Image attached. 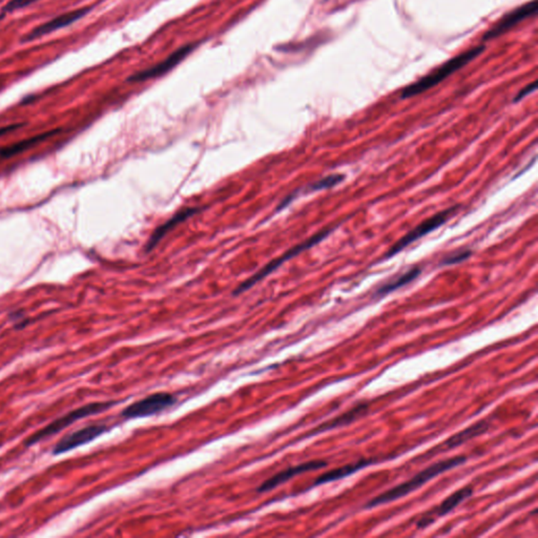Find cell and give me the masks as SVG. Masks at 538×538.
Segmentation results:
<instances>
[{"instance_id":"1","label":"cell","mask_w":538,"mask_h":538,"mask_svg":"<svg viewBox=\"0 0 538 538\" xmlns=\"http://www.w3.org/2000/svg\"><path fill=\"white\" fill-rule=\"evenodd\" d=\"M467 462V457L464 455L459 457H449V459L442 460V461L435 462L427 468L423 469L421 472L415 474L412 479L409 481L402 482L389 490L385 491L377 497H373L369 500L364 506L365 509H372L375 507L382 506V504H388V502H395L407 497L410 493L415 492L417 489L421 488L427 482H430L435 477H439L442 473L447 472L451 469L457 468Z\"/></svg>"},{"instance_id":"2","label":"cell","mask_w":538,"mask_h":538,"mask_svg":"<svg viewBox=\"0 0 538 538\" xmlns=\"http://www.w3.org/2000/svg\"><path fill=\"white\" fill-rule=\"evenodd\" d=\"M484 49H486V46L482 44V46H474V48L470 49V50L466 51V52L462 53V54H459L457 56L451 58L450 60L442 64V66L433 70L432 72L429 73L426 76L407 86L402 91V99H408V98L417 96V95L423 94L426 91L435 88L437 84L444 81L446 78L455 74V72L461 70L469 62L479 56L484 52Z\"/></svg>"},{"instance_id":"3","label":"cell","mask_w":538,"mask_h":538,"mask_svg":"<svg viewBox=\"0 0 538 538\" xmlns=\"http://www.w3.org/2000/svg\"><path fill=\"white\" fill-rule=\"evenodd\" d=\"M116 404H117L116 401L97 402V403L86 405V406L75 409V410L68 412V415L55 420L54 422L49 424L41 430L37 431L26 442V446H32V445L36 444V442L42 441V440L46 439L51 435H56V433L66 429V427L71 426L75 422L84 419V417H92V415H98V413L104 412V411L114 407Z\"/></svg>"},{"instance_id":"4","label":"cell","mask_w":538,"mask_h":538,"mask_svg":"<svg viewBox=\"0 0 538 538\" xmlns=\"http://www.w3.org/2000/svg\"><path fill=\"white\" fill-rule=\"evenodd\" d=\"M331 231H333V230H330V228H328V230L320 231L319 233H317V235H313V237L309 238V239L306 240V241L303 242V243L299 244V245L295 246V248H290V250L286 251V253H284L283 255L278 258V259L273 260V261L270 262V263H268V265L264 266V268H262L261 270L255 273V275H253V277L250 278V279L246 280L244 283H242L241 285L239 286V288L235 289L233 295H240V293L248 290V289H250L251 288H253V286H255V284L259 283V282L261 281V280H263L264 278H266L268 277V275H270V273H273V270H275V269H278L280 268V266H282V264L285 263V262L289 261V260L293 259V258L297 257L298 255L303 253V251L308 250H309V248H313V246L319 244L320 242L323 241V240L325 239L327 235H328L329 233H331Z\"/></svg>"},{"instance_id":"5","label":"cell","mask_w":538,"mask_h":538,"mask_svg":"<svg viewBox=\"0 0 538 538\" xmlns=\"http://www.w3.org/2000/svg\"><path fill=\"white\" fill-rule=\"evenodd\" d=\"M177 403V397L168 392H157L135 402L122 411L121 417L126 420L140 419L159 415Z\"/></svg>"},{"instance_id":"6","label":"cell","mask_w":538,"mask_h":538,"mask_svg":"<svg viewBox=\"0 0 538 538\" xmlns=\"http://www.w3.org/2000/svg\"><path fill=\"white\" fill-rule=\"evenodd\" d=\"M457 206H451V208H447V210H442V212L437 213V215H432V217L428 218L422 222L420 225H417L415 230L409 231L406 235L399 240L392 248L389 250L386 253L385 258H391L393 255L399 253L400 251L405 250L407 246L412 244L413 242L417 241L420 238H423L424 235H428L431 231L437 230V228H441L442 224L446 223L453 213L457 212Z\"/></svg>"},{"instance_id":"7","label":"cell","mask_w":538,"mask_h":538,"mask_svg":"<svg viewBox=\"0 0 538 538\" xmlns=\"http://www.w3.org/2000/svg\"><path fill=\"white\" fill-rule=\"evenodd\" d=\"M537 0H532V1L526 2L522 6H517L514 10L510 11V12L504 15L488 32H486V34L482 37V40L488 41V40L502 36L504 33L508 32V31L514 28L515 26H517V24L524 21V20L528 19L529 17L535 16L537 13Z\"/></svg>"},{"instance_id":"8","label":"cell","mask_w":538,"mask_h":538,"mask_svg":"<svg viewBox=\"0 0 538 538\" xmlns=\"http://www.w3.org/2000/svg\"><path fill=\"white\" fill-rule=\"evenodd\" d=\"M106 431H108V427L104 424L90 425V426L84 427L80 430L74 431V432L66 435L64 439L57 442L56 446L53 449V455H62V453L68 452V451L73 450V449L82 446V445L88 444V442L94 441L98 437L106 433Z\"/></svg>"},{"instance_id":"9","label":"cell","mask_w":538,"mask_h":538,"mask_svg":"<svg viewBox=\"0 0 538 538\" xmlns=\"http://www.w3.org/2000/svg\"><path fill=\"white\" fill-rule=\"evenodd\" d=\"M90 11V8H81L64 13V14L59 15V16L49 20V21L44 22V24H40V26L33 29L30 33L24 35L22 42H29L32 41V40L39 39L40 37H44L46 35L55 32V31L61 30V29L66 28V26H71V24L81 19L82 17L86 16Z\"/></svg>"},{"instance_id":"10","label":"cell","mask_w":538,"mask_h":538,"mask_svg":"<svg viewBox=\"0 0 538 538\" xmlns=\"http://www.w3.org/2000/svg\"><path fill=\"white\" fill-rule=\"evenodd\" d=\"M195 48L196 44H186V46L178 49L176 52H173L172 55H170V56L166 58V59H164L163 61L158 64L157 66L148 68V70L136 73L133 76L128 78V80H130V81H144V80L162 76V75L170 72V71L175 68L176 66H178L184 58L193 52V49Z\"/></svg>"},{"instance_id":"11","label":"cell","mask_w":538,"mask_h":538,"mask_svg":"<svg viewBox=\"0 0 538 538\" xmlns=\"http://www.w3.org/2000/svg\"><path fill=\"white\" fill-rule=\"evenodd\" d=\"M472 494L473 488L470 486L465 487V488L459 489V490L455 491V493L449 495L446 499L442 500L441 504H440V506L437 507L435 510L431 511L428 514L425 515L423 519H420L417 524V529L427 528L429 524H432V522H435V519H439V517L449 514L451 511L457 508L459 504H461L462 502L469 499Z\"/></svg>"},{"instance_id":"12","label":"cell","mask_w":538,"mask_h":538,"mask_svg":"<svg viewBox=\"0 0 538 538\" xmlns=\"http://www.w3.org/2000/svg\"><path fill=\"white\" fill-rule=\"evenodd\" d=\"M327 465L328 464L325 461L317 460V461L303 462V464L290 467V468L285 469V470L281 471L278 474L273 475L268 481L262 482L259 488H258V492H268V491L273 490V489L279 487L280 484H285L286 482H288L293 477H298V475L302 474V473L309 472V471L325 468Z\"/></svg>"},{"instance_id":"13","label":"cell","mask_w":538,"mask_h":538,"mask_svg":"<svg viewBox=\"0 0 538 538\" xmlns=\"http://www.w3.org/2000/svg\"><path fill=\"white\" fill-rule=\"evenodd\" d=\"M199 213V208H186V210H181V212L176 213L173 218L162 224L161 226L157 228L151 235L150 240H148V244H146V251H152L156 246L159 244V242L163 239L168 235V231L175 228L176 226L179 225L182 222L186 221L190 217H193L196 213Z\"/></svg>"},{"instance_id":"14","label":"cell","mask_w":538,"mask_h":538,"mask_svg":"<svg viewBox=\"0 0 538 538\" xmlns=\"http://www.w3.org/2000/svg\"><path fill=\"white\" fill-rule=\"evenodd\" d=\"M369 405L359 404L357 406L351 408L350 410L343 413V415H339V417H335L331 421L327 422V423L321 425V426L315 428L311 432V435H319V433L325 432V431L333 430V429L340 428V427L348 426V425L352 424L353 422L357 420L361 419L364 415L368 412Z\"/></svg>"},{"instance_id":"15","label":"cell","mask_w":538,"mask_h":538,"mask_svg":"<svg viewBox=\"0 0 538 538\" xmlns=\"http://www.w3.org/2000/svg\"><path fill=\"white\" fill-rule=\"evenodd\" d=\"M372 464H375L372 460H360L359 462H351V464L340 467V468L329 471V472L324 473L321 477H318L315 479V484H313V487L321 486V484H328V482L345 479L349 475L353 474V473L357 472L361 469L366 468V467L370 466Z\"/></svg>"},{"instance_id":"16","label":"cell","mask_w":538,"mask_h":538,"mask_svg":"<svg viewBox=\"0 0 538 538\" xmlns=\"http://www.w3.org/2000/svg\"><path fill=\"white\" fill-rule=\"evenodd\" d=\"M489 428H490V422L486 421V420L477 422V423L473 424L472 426L460 431L457 435L447 440L444 444L445 449L450 450V449L457 448V447L461 446L465 442L484 435V433H486L489 430Z\"/></svg>"},{"instance_id":"17","label":"cell","mask_w":538,"mask_h":538,"mask_svg":"<svg viewBox=\"0 0 538 538\" xmlns=\"http://www.w3.org/2000/svg\"><path fill=\"white\" fill-rule=\"evenodd\" d=\"M58 131H53V132L44 133V134H40L35 136V137L30 138V139L24 140L19 143L13 144V146H6V148L0 150V156L4 158L13 157L16 154L24 152V151L29 150V148H33V146H37L40 142L44 141V140L49 139L55 134H57Z\"/></svg>"},{"instance_id":"18","label":"cell","mask_w":538,"mask_h":538,"mask_svg":"<svg viewBox=\"0 0 538 538\" xmlns=\"http://www.w3.org/2000/svg\"><path fill=\"white\" fill-rule=\"evenodd\" d=\"M421 273L422 269L420 268L409 269L403 275L391 280L388 283L384 284L381 288L377 289V295H388V293H392V291L397 290V289L403 288V286L412 282L413 280L417 279L421 275Z\"/></svg>"},{"instance_id":"19","label":"cell","mask_w":538,"mask_h":538,"mask_svg":"<svg viewBox=\"0 0 538 538\" xmlns=\"http://www.w3.org/2000/svg\"><path fill=\"white\" fill-rule=\"evenodd\" d=\"M344 179H345V176L344 175H339V173H337V175H330L309 186L308 191L309 192H315V191L327 190V188H333V186L341 183Z\"/></svg>"},{"instance_id":"20","label":"cell","mask_w":538,"mask_h":538,"mask_svg":"<svg viewBox=\"0 0 538 538\" xmlns=\"http://www.w3.org/2000/svg\"><path fill=\"white\" fill-rule=\"evenodd\" d=\"M39 0H10L4 8L1 9L2 14H8V13L15 12V11L21 10V9L26 8V6H31V4H35Z\"/></svg>"},{"instance_id":"21","label":"cell","mask_w":538,"mask_h":538,"mask_svg":"<svg viewBox=\"0 0 538 538\" xmlns=\"http://www.w3.org/2000/svg\"><path fill=\"white\" fill-rule=\"evenodd\" d=\"M471 255H472V251L471 250H462L457 251V253L445 258L444 261L442 262V265H455V264L461 263V262L469 259Z\"/></svg>"},{"instance_id":"22","label":"cell","mask_w":538,"mask_h":538,"mask_svg":"<svg viewBox=\"0 0 538 538\" xmlns=\"http://www.w3.org/2000/svg\"><path fill=\"white\" fill-rule=\"evenodd\" d=\"M537 82L534 80L532 83L528 84V86H526L524 88H522V91H519V94H517V97L514 98V102H519L520 101V100L524 99V97L528 96L529 94L534 92V91L537 90Z\"/></svg>"}]
</instances>
